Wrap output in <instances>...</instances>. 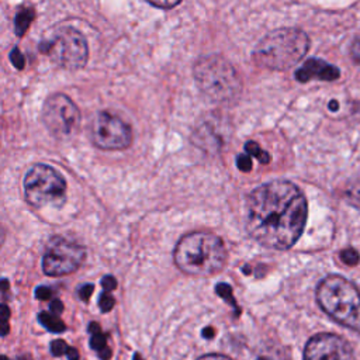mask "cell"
<instances>
[{"instance_id": "d4e9b609", "label": "cell", "mask_w": 360, "mask_h": 360, "mask_svg": "<svg viewBox=\"0 0 360 360\" xmlns=\"http://www.w3.org/2000/svg\"><path fill=\"white\" fill-rule=\"evenodd\" d=\"M52 294H53L52 288H51V287H46V285H39V287H37V290H35V297H37L38 300H41V301H45V300L52 298Z\"/></svg>"}, {"instance_id": "3957f363", "label": "cell", "mask_w": 360, "mask_h": 360, "mask_svg": "<svg viewBox=\"0 0 360 360\" xmlns=\"http://www.w3.org/2000/svg\"><path fill=\"white\" fill-rule=\"evenodd\" d=\"M308 48L309 39L304 31L278 28L257 42L252 56L259 66L271 70H287L305 56Z\"/></svg>"}, {"instance_id": "f1b7e54d", "label": "cell", "mask_w": 360, "mask_h": 360, "mask_svg": "<svg viewBox=\"0 0 360 360\" xmlns=\"http://www.w3.org/2000/svg\"><path fill=\"white\" fill-rule=\"evenodd\" d=\"M197 360H232V359H231V357H228V356H224V354L211 353V354H204V356L198 357Z\"/></svg>"}, {"instance_id": "30bf717a", "label": "cell", "mask_w": 360, "mask_h": 360, "mask_svg": "<svg viewBox=\"0 0 360 360\" xmlns=\"http://www.w3.org/2000/svg\"><path fill=\"white\" fill-rule=\"evenodd\" d=\"M86 257V250L82 245L56 238L52 239L42 256V270L52 277H60L76 271Z\"/></svg>"}, {"instance_id": "4fadbf2b", "label": "cell", "mask_w": 360, "mask_h": 360, "mask_svg": "<svg viewBox=\"0 0 360 360\" xmlns=\"http://www.w3.org/2000/svg\"><path fill=\"white\" fill-rule=\"evenodd\" d=\"M89 332L91 335L90 338V346L98 353V357L101 360H108L111 357V349L107 345V335L101 332V328L97 322H91L89 325Z\"/></svg>"}, {"instance_id": "8992f818", "label": "cell", "mask_w": 360, "mask_h": 360, "mask_svg": "<svg viewBox=\"0 0 360 360\" xmlns=\"http://www.w3.org/2000/svg\"><path fill=\"white\" fill-rule=\"evenodd\" d=\"M24 197L34 208L62 205L66 198V181L49 165H34L24 177Z\"/></svg>"}, {"instance_id": "6da1fadb", "label": "cell", "mask_w": 360, "mask_h": 360, "mask_svg": "<svg viewBox=\"0 0 360 360\" xmlns=\"http://www.w3.org/2000/svg\"><path fill=\"white\" fill-rule=\"evenodd\" d=\"M307 198L291 181L273 180L256 187L246 201V229L260 245L285 250L301 236Z\"/></svg>"}, {"instance_id": "44dd1931", "label": "cell", "mask_w": 360, "mask_h": 360, "mask_svg": "<svg viewBox=\"0 0 360 360\" xmlns=\"http://www.w3.org/2000/svg\"><path fill=\"white\" fill-rule=\"evenodd\" d=\"M68 347L69 346L63 340H60V339L51 342V352H52L53 356H63V354H66Z\"/></svg>"}, {"instance_id": "ac0fdd59", "label": "cell", "mask_w": 360, "mask_h": 360, "mask_svg": "<svg viewBox=\"0 0 360 360\" xmlns=\"http://www.w3.org/2000/svg\"><path fill=\"white\" fill-rule=\"evenodd\" d=\"M340 259L347 264V266H356L359 263V253L357 250L352 249V248H347L345 250L340 252Z\"/></svg>"}, {"instance_id": "836d02e7", "label": "cell", "mask_w": 360, "mask_h": 360, "mask_svg": "<svg viewBox=\"0 0 360 360\" xmlns=\"http://www.w3.org/2000/svg\"><path fill=\"white\" fill-rule=\"evenodd\" d=\"M4 238H6V232H4V228L0 225V248H1L3 242H4Z\"/></svg>"}, {"instance_id": "83f0119b", "label": "cell", "mask_w": 360, "mask_h": 360, "mask_svg": "<svg viewBox=\"0 0 360 360\" xmlns=\"http://www.w3.org/2000/svg\"><path fill=\"white\" fill-rule=\"evenodd\" d=\"M49 309H51V312H52V314H55V315L62 314V311H63V304H62V301H60V300H58V298H55V300L51 302Z\"/></svg>"}, {"instance_id": "74e56055", "label": "cell", "mask_w": 360, "mask_h": 360, "mask_svg": "<svg viewBox=\"0 0 360 360\" xmlns=\"http://www.w3.org/2000/svg\"><path fill=\"white\" fill-rule=\"evenodd\" d=\"M18 360H25V359H24V357H22V359H21V357H20V359H18Z\"/></svg>"}, {"instance_id": "f546056e", "label": "cell", "mask_w": 360, "mask_h": 360, "mask_svg": "<svg viewBox=\"0 0 360 360\" xmlns=\"http://www.w3.org/2000/svg\"><path fill=\"white\" fill-rule=\"evenodd\" d=\"M352 56L354 60L360 62V38L356 39L352 45Z\"/></svg>"}, {"instance_id": "277c9868", "label": "cell", "mask_w": 360, "mask_h": 360, "mask_svg": "<svg viewBox=\"0 0 360 360\" xmlns=\"http://www.w3.org/2000/svg\"><path fill=\"white\" fill-rule=\"evenodd\" d=\"M316 301L333 321L360 333V290L350 280L326 276L316 288Z\"/></svg>"}, {"instance_id": "ffe728a7", "label": "cell", "mask_w": 360, "mask_h": 360, "mask_svg": "<svg viewBox=\"0 0 360 360\" xmlns=\"http://www.w3.org/2000/svg\"><path fill=\"white\" fill-rule=\"evenodd\" d=\"M114 304H115V301H114V298L107 292V291H104L101 295H100V300H98V307H100V309L103 311V312H108L110 309H112V307H114Z\"/></svg>"}, {"instance_id": "484cf974", "label": "cell", "mask_w": 360, "mask_h": 360, "mask_svg": "<svg viewBox=\"0 0 360 360\" xmlns=\"http://www.w3.org/2000/svg\"><path fill=\"white\" fill-rule=\"evenodd\" d=\"M101 285H103L104 291L108 292V291H111V290H114L117 287V280L112 276H104L101 278Z\"/></svg>"}, {"instance_id": "2e32d148", "label": "cell", "mask_w": 360, "mask_h": 360, "mask_svg": "<svg viewBox=\"0 0 360 360\" xmlns=\"http://www.w3.org/2000/svg\"><path fill=\"white\" fill-rule=\"evenodd\" d=\"M245 150L248 152L249 156L256 158V159H257L260 163H263V165H266V163L270 162V155H269L266 150H263V149L259 146V143L255 142V141L246 142V143H245Z\"/></svg>"}, {"instance_id": "603a6c76", "label": "cell", "mask_w": 360, "mask_h": 360, "mask_svg": "<svg viewBox=\"0 0 360 360\" xmlns=\"http://www.w3.org/2000/svg\"><path fill=\"white\" fill-rule=\"evenodd\" d=\"M236 165H238L239 170L250 172V169H252V159L248 155H238Z\"/></svg>"}, {"instance_id": "8d00e7d4", "label": "cell", "mask_w": 360, "mask_h": 360, "mask_svg": "<svg viewBox=\"0 0 360 360\" xmlns=\"http://www.w3.org/2000/svg\"><path fill=\"white\" fill-rule=\"evenodd\" d=\"M132 360H142V359H141V357H139V354H135V356H134V359H132Z\"/></svg>"}, {"instance_id": "52a82bcc", "label": "cell", "mask_w": 360, "mask_h": 360, "mask_svg": "<svg viewBox=\"0 0 360 360\" xmlns=\"http://www.w3.org/2000/svg\"><path fill=\"white\" fill-rule=\"evenodd\" d=\"M41 52L59 68L68 70L82 69L89 59V45L84 35L73 27L58 28L52 38L46 39L39 46Z\"/></svg>"}, {"instance_id": "8fae6325", "label": "cell", "mask_w": 360, "mask_h": 360, "mask_svg": "<svg viewBox=\"0 0 360 360\" xmlns=\"http://www.w3.org/2000/svg\"><path fill=\"white\" fill-rule=\"evenodd\" d=\"M304 360H354L350 343L335 333L314 335L304 349Z\"/></svg>"}, {"instance_id": "d590c367", "label": "cell", "mask_w": 360, "mask_h": 360, "mask_svg": "<svg viewBox=\"0 0 360 360\" xmlns=\"http://www.w3.org/2000/svg\"><path fill=\"white\" fill-rule=\"evenodd\" d=\"M0 360H10L7 356H4V354H0Z\"/></svg>"}, {"instance_id": "9c48e42d", "label": "cell", "mask_w": 360, "mask_h": 360, "mask_svg": "<svg viewBox=\"0 0 360 360\" xmlns=\"http://www.w3.org/2000/svg\"><path fill=\"white\" fill-rule=\"evenodd\" d=\"M89 132L91 142L104 150H121L132 142L131 127L110 111H98L91 120Z\"/></svg>"}, {"instance_id": "9a60e30c", "label": "cell", "mask_w": 360, "mask_h": 360, "mask_svg": "<svg viewBox=\"0 0 360 360\" xmlns=\"http://www.w3.org/2000/svg\"><path fill=\"white\" fill-rule=\"evenodd\" d=\"M343 198L353 207L360 208V177L353 180L347 187L345 188Z\"/></svg>"}, {"instance_id": "7402d4cb", "label": "cell", "mask_w": 360, "mask_h": 360, "mask_svg": "<svg viewBox=\"0 0 360 360\" xmlns=\"http://www.w3.org/2000/svg\"><path fill=\"white\" fill-rule=\"evenodd\" d=\"M10 60H11V63H13L17 69H24V65H25L24 56H22V53L20 52L18 48H14V49L10 52Z\"/></svg>"}, {"instance_id": "ba28073f", "label": "cell", "mask_w": 360, "mask_h": 360, "mask_svg": "<svg viewBox=\"0 0 360 360\" xmlns=\"http://www.w3.org/2000/svg\"><path fill=\"white\" fill-rule=\"evenodd\" d=\"M42 122L53 136L68 139L79 128L80 111L70 97L63 93H55L42 105Z\"/></svg>"}, {"instance_id": "5bb4252c", "label": "cell", "mask_w": 360, "mask_h": 360, "mask_svg": "<svg viewBox=\"0 0 360 360\" xmlns=\"http://www.w3.org/2000/svg\"><path fill=\"white\" fill-rule=\"evenodd\" d=\"M38 321L41 322L42 326H45V329L53 333H60L66 329V325L63 323V321H60V318L52 312H45V311L39 312Z\"/></svg>"}, {"instance_id": "d6986e66", "label": "cell", "mask_w": 360, "mask_h": 360, "mask_svg": "<svg viewBox=\"0 0 360 360\" xmlns=\"http://www.w3.org/2000/svg\"><path fill=\"white\" fill-rule=\"evenodd\" d=\"M217 292L219 294V295H222L226 301H229L231 304H232V307L238 311V305H236V302H235V300H232L233 297H232V290H231V287L228 285V284H218L217 285Z\"/></svg>"}, {"instance_id": "cb8c5ba5", "label": "cell", "mask_w": 360, "mask_h": 360, "mask_svg": "<svg viewBox=\"0 0 360 360\" xmlns=\"http://www.w3.org/2000/svg\"><path fill=\"white\" fill-rule=\"evenodd\" d=\"M149 4L158 7V8H172L174 6H177L181 0H146Z\"/></svg>"}, {"instance_id": "7a4b0ae2", "label": "cell", "mask_w": 360, "mask_h": 360, "mask_svg": "<svg viewBox=\"0 0 360 360\" xmlns=\"http://www.w3.org/2000/svg\"><path fill=\"white\" fill-rule=\"evenodd\" d=\"M174 264L188 276H212L226 262V248L222 239L205 231L184 235L173 252Z\"/></svg>"}, {"instance_id": "d6a6232c", "label": "cell", "mask_w": 360, "mask_h": 360, "mask_svg": "<svg viewBox=\"0 0 360 360\" xmlns=\"http://www.w3.org/2000/svg\"><path fill=\"white\" fill-rule=\"evenodd\" d=\"M10 332V325L7 321H0V336H6Z\"/></svg>"}, {"instance_id": "7c38bea8", "label": "cell", "mask_w": 360, "mask_h": 360, "mask_svg": "<svg viewBox=\"0 0 360 360\" xmlns=\"http://www.w3.org/2000/svg\"><path fill=\"white\" fill-rule=\"evenodd\" d=\"M340 76L339 69L335 65H330L325 60L311 58L308 59L297 72L295 77L300 82H308L312 79L319 80H336Z\"/></svg>"}, {"instance_id": "e575fe53", "label": "cell", "mask_w": 360, "mask_h": 360, "mask_svg": "<svg viewBox=\"0 0 360 360\" xmlns=\"http://www.w3.org/2000/svg\"><path fill=\"white\" fill-rule=\"evenodd\" d=\"M329 108H330V110H338V103L333 100L332 103H329Z\"/></svg>"}, {"instance_id": "5b68a950", "label": "cell", "mask_w": 360, "mask_h": 360, "mask_svg": "<svg viewBox=\"0 0 360 360\" xmlns=\"http://www.w3.org/2000/svg\"><path fill=\"white\" fill-rule=\"evenodd\" d=\"M198 89L210 100L229 103L240 96L242 82L233 66L219 55L201 56L193 69Z\"/></svg>"}, {"instance_id": "4316f807", "label": "cell", "mask_w": 360, "mask_h": 360, "mask_svg": "<svg viewBox=\"0 0 360 360\" xmlns=\"http://www.w3.org/2000/svg\"><path fill=\"white\" fill-rule=\"evenodd\" d=\"M93 290H94V285H93V284H83V285L79 288L77 292H79L80 298L86 302V301H89V298H90Z\"/></svg>"}, {"instance_id": "4dcf8cb0", "label": "cell", "mask_w": 360, "mask_h": 360, "mask_svg": "<svg viewBox=\"0 0 360 360\" xmlns=\"http://www.w3.org/2000/svg\"><path fill=\"white\" fill-rule=\"evenodd\" d=\"M10 318V309L7 305L0 304V321H8Z\"/></svg>"}, {"instance_id": "e0dca14e", "label": "cell", "mask_w": 360, "mask_h": 360, "mask_svg": "<svg viewBox=\"0 0 360 360\" xmlns=\"http://www.w3.org/2000/svg\"><path fill=\"white\" fill-rule=\"evenodd\" d=\"M34 18V13L32 10H21L15 18V32L18 37L24 35V32L27 31L30 22Z\"/></svg>"}, {"instance_id": "1f68e13d", "label": "cell", "mask_w": 360, "mask_h": 360, "mask_svg": "<svg viewBox=\"0 0 360 360\" xmlns=\"http://www.w3.org/2000/svg\"><path fill=\"white\" fill-rule=\"evenodd\" d=\"M66 356L69 360H79V352L75 349V347H68V352H66Z\"/></svg>"}]
</instances>
